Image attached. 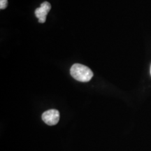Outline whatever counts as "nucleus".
I'll return each instance as SVG.
<instances>
[{"label": "nucleus", "mask_w": 151, "mask_h": 151, "mask_svg": "<svg viewBox=\"0 0 151 151\" xmlns=\"http://www.w3.org/2000/svg\"><path fill=\"white\" fill-rule=\"evenodd\" d=\"M70 73L73 78L80 82H88L93 77V72L91 69L81 64H74L72 65Z\"/></svg>", "instance_id": "f257e3e1"}, {"label": "nucleus", "mask_w": 151, "mask_h": 151, "mask_svg": "<svg viewBox=\"0 0 151 151\" xmlns=\"http://www.w3.org/2000/svg\"><path fill=\"white\" fill-rule=\"evenodd\" d=\"M42 120L48 125H55L60 120L59 111L56 109H50L45 111L42 114Z\"/></svg>", "instance_id": "f03ea898"}, {"label": "nucleus", "mask_w": 151, "mask_h": 151, "mask_svg": "<svg viewBox=\"0 0 151 151\" xmlns=\"http://www.w3.org/2000/svg\"><path fill=\"white\" fill-rule=\"evenodd\" d=\"M51 9V5L48 1H44L41 4L39 8L35 10V16L39 19V22L44 23L46 20V16Z\"/></svg>", "instance_id": "7ed1b4c3"}, {"label": "nucleus", "mask_w": 151, "mask_h": 151, "mask_svg": "<svg viewBox=\"0 0 151 151\" xmlns=\"http://www.w3.org/2000/svg\"><path fill=\"white\" fill-rule=\"evenodd\" d=\"M8 6V0H0V9H4Z\"/></svg>", "instance_id": "20e7f679"}, {"label": "nucleus", "mask_w": 151, "mask_h": 151, "mask_svg": "<svg viewBox=\"0 0 151 151\" xmlns=\"http://www.w3.org/2000/svg\"><path fill=\"white\" fill-rule=\"evenodd\" d=\"M150 74H151V66H150Z\"/></svg>", "instance_id": "39448f33"}]
</instances>
